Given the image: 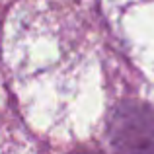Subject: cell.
<instances>
[{
    "label": "cell",
    "mask_w": 154,
    "mask_h": 154,
    "mask_svg": "<svg viewBox=\"0 0 154 154\" xmlns=\"http://www.w3.org/2000/svg\"><path fill=\"white\" fill-rule=\"evenodd\" d=\"M111 140L119 150H154V111L144 105H123L111 121Z\"/></svg>",
    "instance_id": "1"
}]
</instances>
